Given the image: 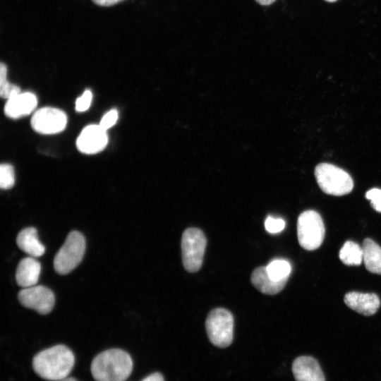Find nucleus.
I'll return each instance as SVG.
<instances>
[{
	"label": "nucleus",
	"instance_id": "9d476101",
	"mask_svg": "<svg viewBox=\"0 0 381 381\" xmlns=\"http://www.w3.org/2000/svg\"><path fill=\"white\" fill-rule=\"evenodd\" d=\"M108 143L107 131L99 124H92L85 127L76 140V146L80 152L92 155L102 151Z\"/></svg>",
	"mask_w": 381,
	"mask_h": 381
},
{
	"label": "nucleus",
	"instance_id": "2eb2a0df",
	"mask_svg": "<svg viewBox=\"0 0 381 381\" xmlns=\"http://www.w3.org/2000/svg\"><path fill=\"white\" fill-rule=\"evenodd\" d=\"M253 285L261 293L274 295L280 292L285 286L287 279L276 281L267 273L266 266L255 268L250 277Z\"/></svg>",
	"mask_w": 381,
	"mask_h": 381
},
{
	"label": "nucleus",
	"instance_id": "6e6552de",
	"mask_svg": "<svg viewBox=\"0 0 381 381\" xmlns=\"http://www.w3.org/2000/svg\"><path fill=\"white\" fill-rule=\"evenodd\" d=\"M30 123L33 130L40 134H56L65 129L67 116L59 109L43 107L35 112Z\"/></svg>",
	"mask_w": 381,
	"mask_h": 381
},
{
	"label": "nucleus",
	"instance_id": "aec40b11",
	"mask_svg": "<svg viewBox=\"0 0 381 381\" xmlns=\"http://www.w3.org/2000/svg\"><path fill=\"white\" fill-rule=\"evenodd\" d=\"M20 93L18 86L7 80V66L3 62L0 64V95L2 98L10 99Z\"/></svg>",
	"mask_w": 381,
	"mask_h": 381
},
{
	"label": "nucleus",
	"instance_id": "39448f33",
	"mask_svg": "<svg viewBox=\"0 0 381 381\" xmlns=\"http://www.w3.org/2000/svg\"><path fill=\"white\" fill-rule=\"evenodd\" d=\"M325 226L320 215L315 210H306L297 221V236L300 246L306 250L318 248L325 237Z\"/></svg>",
	"mask_w": 381,
	"mask_h": 381
},
{
	"label": "nucleus",
	"instance_id": "bb28decb",
	"mask_svg": "<svg viewBox=\"0 0 381 381\" xmlns=\"http://www.w3.org/2000/svg\"><path fill=\"white\" fill-rule=\"evenodd\" d=\"M142 381H164V380L161 373H154L145 377Z\"/></svg>",
	"mask_w": 381,
	"mask_h": 381
},
{
	"label": "nucleus",
	"instance_id": "a878e982",
	"mask_svg": "<svg viewBox=\"0 0 381 381\" xmlns=\"http://www.w3.org/2000/svg\"><path fill=\"white\" fill-rule=\"evenodd\" d=\"M123 0H92V1L102 6H110L121 2Z\"/></svg>",
	"mask_w": 381,
	"mask_h": 381
},
{
	"label": "nucleus",
	"instance_id": "5701e85b",
	"mask_svg": "<svg viewBox=\"0 0 381 381\" xmlns=\"http://www.w3.org/2000/svg\"><path fill=\"white\" fill-rule=\"evenodd\" d=\"M92 98V92L86 90L83 95L75 101V110L78 112H83L87 110L91 104Z\"/></svg>",
	"mask_w": 381,
	"mask_h": 381
},
{
	"label": "nucleus",
	"instance_id": "f03ea898",
	"mask_svg": "<svg viewBox=\"0 0 381 381\" xmlns=\"http://www.w3.org/2000/svg\"><path fill=\"white\" fill-rule=\"evenodd\" d=\"M133 360L125 351L111 349L96 356L91 363L95 381H125L133 370Z\"/></svg>",
	"mask_w": 381,
	"mask_h": 381
},
{
	"label": "nucleus",
	"instance_id": "412c9836",
	"mask_svg": "<svg viewBox=\"0 0 381 381\" xmlns=\"http://www.w3.org/2000/svg\"><path fill=\"white\" fill-rule=\"evenodd\" d=\"M15 183V172L12 165L1 164L0 167V186L2 189L11 188Z\"/></svg>",
	"mask_w": 381,
	"mask_h": 381
},
{
	"label": "nucleus",
	"instance_id": "cd10ccee",
	"mask_svg": "<svg viewBox=\"0 0 381 381\" xmlns=\"http://www.w3.org/2000/svg\"><path fill=\"white\" fill-rule=\"evenodd\" d=\"M257 3L262 6H269L272 4L276 0H255Z\"/></svg>",
	"mask_w": 381,
	"mask_h": 381
},
{
	"label": "nucleus",
	"instance_id": "f257e3e1",
	"mask_svg": "<svg viewBox=\"0 0 381 381\" xmlns=\"http://www.w3.org/2000/svg\"><path fill=\"white\" fill-rule=\"evenodd\" d=\"M75 364V356L67 346L60 344L37 353L32 368L42 378L59 381L68 377Z\"/></svg>",
	"mask_w": 381,
	"mask_h": 381
},
{
	"label": "nucleus",
	"instance_id": "c85d7f7f",
	"mask_svg": "<svg viewBox=\"0 0 381 381\" xmlns=\"http://www.w3.org/2000/svg\"><path fill=\"white\" fill-rule=\"evenodd\" d=\"M59 381H78V380H76L75 378L74 377H66V378H64L62 380H60Z\"/></svg>",
	"mask_w": 381,
	"mask_h": 381
},
{
	"label": "nucleus",
	"instance_id": "1a4fd4ad",
	"mask_svg": "<svg viewBox=\"0 0 381 381\" xmlns=\"http://www.w3.org/2000/svg\"><path fill=\"white\" fill-rule=\"evenodd\" d=\"M18 298L22 306L42 315L50 313L55 302L52 291L42 285L23 288L19 291Z\"/></svg>",
	"mask_w": 381,
	"mask_h": 381
},
{
	"label": "nucleus",
	"instance_id": "b1692460",
	"mask_svg": "<svg viewBox=\"0 0 381 381\" xmlns=\"http://www.w3.org/2000/svg\"><path fill=\"white\" fill-rule=\"evenodd\" d=\"M118 120V111L116 109H111L107 112L102 118L99 126L107 131L115 125Z\"/></svg>",
	"mask_w": 381,
	"mask_h": 381
},
{
	"label": "nucleus",
	"instance_id": "c756f323",
	"mask_svg": "<svg viewBox=\"0 0 381 381\" xmlns=\"http://www.w3.org/2000/svg\"><path fill=\"white\" fill-rule=\"evenodd\" d=\"M325 1H327V2H331V3H332V2L337 1V0H325Z\"/></svg>",
	"mask_w": 381,
	"mask_h": 381
},
{
	"label": "nucleus",
	"instance_id": "ddd939ff",
	"mask_svg": "<svg viewBox=\"0 0 381 381\" xmlns=\"http://www.w3.org/2000/svg\"><path fill=\"white\" fill-rule=\"evenodd\" d=\"M37 99L35 94L20 92L7 99L4 107L5 115L11 119H18L31 114L36 108Z\"/></svg>",
	"mask_w": 381,
	"mask_h": 381
},
{
	"label": "nucleus",
	"instance_id": "f3484780",
	"mask_svg": "<svg viewBox=\"0 0 381 381\" xmlns=\"http://www.w3.org/2000/svg\"><path fill=\"white\" fill-rule=\"evenodd\" d=\"M363 261L370 272L381 274V247L370 238L363 240Z\"/></svg>",
	"mask_w": 381,
	"mask_h": 381
},
{
	"label": "nucleus",
	"instance_id": "0eeeda50",
	"mask_svg": "<svg viewBox=\"0 0 381 381\" xmlns=\"http://www.w3.org/2000/svg\"><path fill=\"white\" fill-rule=\"evenodd\" d=\"M205 328L213 345L225 348L231 344L234 318L228 310L218 308L210 312L205 321Z\"/></svg>",
	"mask_w": 381,
	"mask_h": 381
},
{
	"label": "nucleus",
	"instance_id": "9b49d317",
	"mask_svg": "<svg viewBox=\"0 0 381 381\" xmlns=\"http://www.w3.org/2000/svg\"><path fill=\"white\" fill-rule=\"evenodd\" d=\"M292 373L296 381H325L318 361L310 356H301L292 363Z\"/></svg>",
	"mask_w": 381,
	"mask_h": 381
},
{
	"label": "nucleus",
	"instance_id": "dca6fc26",
	"mask_svg": "<svg viewBox=\"0 0 381 381\" xmlns=\"http://www.w3.org/2000/svg\"><path fill=\"white\" fill-rule=\"evenodd\" d=\"M18 246L25 253L33 258L42 255L44 246L37 237V231L34 227H28L21 230L16 238Z\"/></svg>",
	"mask_w": 381,
	"mask_h": 381
},
{
	"label": "nucleus",
	"instance_id": "a211bd4d",
	"mask_svg": "<svg viewBox=\"0 0 381 381\" xmlns=\"http://www.w3.org/2000/svg\"><path fill=\"white\" fill-rule=\"evenodd\" d=\"M339 255L346 265H360L363 261V249L358 243L347 241L341 248Z\"/></svg>",
	"mask_w": 381,
	"mask_h": 381
},
{
	"label": "nucleus",
	"instance_id": "7ed1b4c3",
	"mask_svg": "<svg viewBox=\"0 0 381 381\" xmlns=\"http://www.w3.org/2000/svg\"><path fill=\"white\" fill-rule=\"evenodd\" d=\"M315 176L321 190L329 195L341 196L349 193L353 187L351 176L333 164L320 163L315 169Z\"/></svg>",
	"mask_w": 381,
	"mask_h": 381
},
{
	"label": "nucleus",
	"instance_id": "4468645a",
	"mask_svg": "<svg viewBox=\"0 0 381 381\" xmlns=\"http://www.w3.org/2000/svg\"><path fill=\"white\" fill-rule=\"evenodd\" d=\"M41 271L40 263L33 257L22 259L17 267L16 279L17 284L27 288L36 285Z\"/></svg>",
	"mask_w": 381,
	"mask_h": 381
},
{
	"label": "nucleus",
	"instance_id": "423d86ee",
	"mask_svg": "<svg viewBox=\"0 0 381 381\" xmlns=\"http://www.w3.org/2000/svg\"><path fill=\"white\" fill-rule=\"evenodd\" d=\"M207 238L198 228L186 229L181 238L182 262L185 270L189 272H198L202 264Z\"/></svg>",
	"mask_w": 381,
	"mask_h": 381
},
{
	"label": "nucleus",
	"instance_id": "4be33fe9",
	"mask_svg": "<svg viewBox=\"0 0 381 381\" xmlns=\"http://www.w3.org/2000/svg\"><path fill=\"white\" fill-rule=\"evenodd\" d=\"M285 226V222L281 218H274L268 216L265 221V228L270 234H277L282 231Z\"/></svg>",
	"mask_w": 381,
	"mask_h": 381
},
{
	"label": "nucleus",
	"instance_id": "393cba45",
	"mask_svg": "<svg viewBox=\"0 0 381 381\" xmlns=\"http://www.w3.org/2000/svg\"><path fill=\"white\" fill-rule=\"evenodd\" d=\"M365 198L370 200L372 207L381 212V189L372 188L366 192Z\"/></svg>",
	"mask_w": 381,
	"mask_h": 381
},
{
	"label": "nucleus",
	"instance_id": "f8f14e48",
	"mask_svg": "<svg viewBox=\"0 0 381 381\" xmlns=\"http://www.w3.org/2000/svg\"><path fill=\"white\" fill-rule=\"evenodd\" d=\"M344 301L351 309L366 316L374 315L380 306L379 297L373 293L351 291L346 294Z\"/></svg>",
	"mask_w": 381,
	"mask_h": 381
},
{
	"label": "nucleus",
	"instance_id": "20e7f679",
	"mask_svg": "<svg viewBox=\"0 0 381 381\" xmlns=\"http://www.w3.org/2000/svg\"><path fill=\"white\" fill-rule=\"evenodd\" d=\"M85 250V240L83 235L77 231L70 232L54 257L55 271L60 274L71 272L83 260Z\"/></svg>",
	"mask_w": 381,
	"mask_h": 381
},
{
	"label": "nucleus",
	"instance_id": "6ab92c4d",
	"mask_svg": "<svg viewBox=\"0 0 381 381\" xmlns=\"http://www.w3.org/2000/svg\"><path fill=\"white\" fill-rule=\"evenodd\" d=\"M266 269L270 277L276 281L289 279L291 267L290 263L283 259H274L267 266Z\"/></svg>",
	"mask_w": 381,
	"mask_h": 381
}]
</instances>
